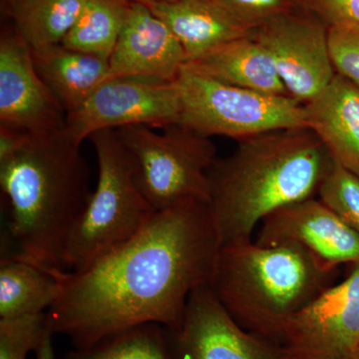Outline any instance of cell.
Instances as JSON below:
<instances>
[{"mask_svg": "<svg viewBox=\"0 0 359 359\" xmlns=\"http://www.w3.org/2000/svg\"><path fill=\"white\" fill-rule=\"evenodd\" d=\"M222 240L209 202L156 212L131 240L78 273L55 269L59 290L46 311L52 334L87 349L128 328L183 323L189 297L211 285Z\"/></svg>", "mask_w": 359, "mask_h": 359, "instance_id": "obj_1", "label": "cell"}, {"mask_svg": "<svg viewBox=\"0 0 359 359\" xmlns=\"http://www.w3.org/2000/svg\"><path fill=\"white\" fill-rule=\"evenodd\" d=\"M334 164L306 127L238 141L209 171V205L222 245L250 240L259 223L285 205L316 197Z\"/></svg>", "mask_w": 359, "mask_h": 359, "instance_id": "obj_2", "label": "cell"}, {"mask_svg": "<svg viewBox=\"0 0 359 359\" xmlns=\"http://www.w3.org/2000/svg\"><path fill=\"white\" fill-rule=\"evenodd\" d=\"M65 129L32 136L0 161V188L8 209L13 256L42 268H63L66 243L88 204L89 167Z\"/></svg>", "mask_w": 359, "mask_h": 359, "instance_id": "obj_3", "label": "cell"}, {"mask_svg": "<svg viewBox=\"0 0 359 359\" xmlns=\"http://www.w3.org/2000/svg\"><path fill=\"white\" fill-rule=\"evenodd\" d=\"M330 266L295 244L222 245L212 287L241 327L273 340L283 323L335 285Z\"/></svg>", "mask_w": 359, "mask_h": 359, "instance_id": "obj_4", "label": "cell"}, {"mask_svg": "<svg viewBox=\"0 0 359 359\" xmlns=\"http://www.w3.org/2000/svg\"><path fill=\"white\" fill-rule=\"evenodd\" d=\"M95 148V190L66 243L63 268L78 273L131 240L154 214L134 178L133 165L116 130L90 137Z\"/></svg>", "mask_w": 359, "mask_h": 359, "instance_id": "obj_5", "label": "cell"}, {"mask_svg": "<svg viewBox=\"0 0 359 359\" xmlns=\"http://www.w3.org/2000/svg\"><path fill=\"white\" fill-rule=\"evenodd\" d=\"M162 129L157 133L139 125L116 130L144 199L155 212L189 201L209 202V171L218 159L214 143L180 124Z\"/></svg>", "mask_w": 359, "mask_h": 359, "instance_id": "obj_6", "label": "cell"}, {"mask_svg": "<svg viewBox=\"0 0 359 359\" xmlns=\"http://www.w3.org/2000/svg\"><path fill=\"white\" fill-rule=\"evenodd\" d=\"M181 100L178 124L203 136L240 141L276 130L306 127L304 104L223 83L184 65L176 79Z\"/></svg>", "mask_w": 359, "mask_h": 359, "instance_id": "obj_7", "label": "cell"}, {"mask_svg": "<svg viewBox=\"0 0 359 359\" xmlns=\"http://www.w3.org/2000/svg\"><path fill=\"white\" fill-rule=\"evenodd\" d=\"M181 100L176 81L147 77L106 80L78 109L66 115L65 132L75 143L102 130L128 126L165 128L178 124Z\"/></svg>", "mask_w": 359, "mask_h": 359, "instance_id": "obj_8", "label": "cell"}, {"mask_svg": "<svg viewBox=\"0 0 359 359\" xmlns=\"http://www.w3.org/2000/svg\"><path fill=\"white\" fill-rule=\"evenodd\" d=\"M273 344L283 359H353L359 347V263L285 321Z\"/></svg>", "mask_w": 359, "mask_h": 359, "instance_id": "obj_9", "label": "cell"}, {"mask_svg": "<svg viewBox=\"0 0 359 359\" xmlns=\"http://www.w3.org/2000/svg\"><path fill=\"white\" fill-rule=\"evenodd\" d=\"M328 26L304 6L252 30L269 53L290 97L306 104L337 74L328 44Z\"/></svg>", "mask_w": 359, "mask_h": 359, "instance_id": "obj_10", "label": "cell"}, {"mask_svg": "<svg viewBox=\"0 0 359 359\" xmlns=\"http://www.w3.org/2000/svg\"><path fill=\"white\" fill-rule=\"evenodd\" d=\"M171 334L181 359H283L278 346L238 325L211 285L194 290Z\"/></svg>", "mask_w": 359, "mask_h": 359, "instance_id": "obj_11", "label": "cell"}, {"mask_svg": "<svg viewBox=\"0 0 359 359\" xmlns=\"http://www.w3.org/2000/svg\"><path fill=\"white\" fill-rule=\"evenodd\" d=\"M66 112L39 76L18 32L0 40V126L37 136L60 131Z\"/></svg>", "mask_w": 359, "mask_h": 359, "instance_id": "obj_12", "label": "cell"}, {"mask_svg": "<svg viewBox=\"0 0 359 359\" xmlns=\"http://www.w3.org/2000/svg\"><path fill=\"white\" fill-rule=\"evenodd\" d=\"M261 247L301 245L323 263H359V236L316 197L280 208L261 222Z\"/></svg>", "mask_w": 359, "mask_h": 359, "instance_id": "obj_13", "label": "cell"}, {"mask_svg": "<svg viewBox=\"0 0 359 359\" xmlns=\"http://www.w3.org/2000/svg\"><path fill=\"white\" fill-rule=\"evenodd\" d=\"M174 33L145 4L130 1L121 33L109 58V78L147 77L173 82L187 63Z\"/></svg>", "mask_w": 359, "mask_h": 359, "instance_id": "obj_14", "label": "cell"}, {"mask_svg": "<svg viewBox=\"0 0 359 359\" xmlns=\"http://www.w3.org/2000/svg\"><path fill=\"white\" fill-rule=\"evenodd\" d=\"M306 127L330 157L359 177V86L335 74L320 93L304 104Z\"/></svg>", "mask_w": 359, "mask_h": 359, "instance_id": "obj_15", "label": "cell"}, {"mask_svg": "<svg viewBox=\"0 0 359 359\" xmlns=\"http://www.w3.org/2000/svg\"><path fill=\"white\" fill-rule=\"evenodd\" d=\"M142 4L174 33L186 52L187 62L252 32L217 0H160Z\"/></svg>", "mask_w": 359, "mask_h": 359, "instance_id": "obj_16", "label": "cell"}, {"mask_svg": "<svg viewBox=\"0 0 359 359\" xmlns=\"http://www.w3.org/2000/svg\"><path fill=\"white\" fill-rule=\"evenodd\" d=\"M186 65L223 83L290 96L271 54L250 34L219 45Z\"/></svg>", "mask_w": 359, "mask_h": 359, "instance_id": "obj_17", "label": "cell"}, {"mask_svg": "<svg viewBox=\"0 0 359 359\" xmlns=\"http://www.w3.org/2000/svg\"><path fill=\"white\" fill-rule=\"evenodd\" d=\"M32 52L39 76L66 115L83 105L109 78V58L73 50L62 44Z\"/></svg>", "mask_w": 359, "mask_h": 359, "instance_id": "obj_18", "label": "cell"}, {"mask_svg": "<svg viewBox=\"0 0 359 359\" xmlns=\"http://www.w3.org/2000/svg\"><path fill=\"white\" fill-rule=\"evenodd\" d=\"M55 269L20 257H1L0 261V318L45 313L57 297Z\"/></svg>", "mask_w": 359, "mask_h": 359, "instance_id": "obj_19", "label": "cell"}, {"mask_svg": "<svg viewBox=\"0 0 359 359\" xmlns=\"http://www.w3.org/2000/svg\"><path fill=\"white\" fill-rule=\"evenodd\" d=\"M88 0H11L18 34L32 49L61 44Z\"/></svg>", "mask_w": 359, "mask_h": 359, "instance_id": "obj_20", "label": "cell"}, {"mask_svg": "<svg viewBox=\"0 0 359 359\" xmlns=\"http://www.w3.org/2000/svg\"><path fill=\"white\" fill-rule=\"evenodd\" d=\"M130 0H88L61 42L73 50L110 58L121 33Z\"/></svg>", "mask_w": 359, "mask_h": 359, "instance_id": "obj_21", "label": "cell"}, {"mask_svg": "<svg viewBox=\"0 0 359 359\" xmlns=\"http://www.w3.org/2000/svg\"><path fill=\"white\" fill-rule=\"evenodd\" d=\"M65 359H181L172 334L157 323L123 330L87 349H75Z\"/></svg>", "mask_w": 359, "mask_h": 359, "instance_id": "obj_22", "label": "cell"}, {"mask_svg": "<svg viewBox=\"0 0 359 359\" xmlns=\"http://www.w3.org/2000/svg\"><path fill=\"white\" fill-rule=\"evenodd\" d=\"M318 199L359 236V177L334 162L318 192Z\"/></svg>", "mask_w": 359, "mask_h": 359, "instance_id": "obj_23", "label": "cell"}, {"mask_svg": "<svg viewBox=\"0 0 359 359\" xmlns=\"http://www.w3.org/2000/svg\"><path fill=\"white\" fill-rule=\"evenodd\" d=\"M48 332L46 313L0 318V359H27Z\"/></svg>", "mask_w": 359, "mask_h": 359, "instance_id": "obj_24", "label": "cell"}, {"mask_svg": "<svg viewBox=\"0 0 359 359\" xmlns=\"http://www.w3.org/2000/svg\"><path fill=\"white\" fill-rule=\"evenodd\" d=\"M238 22L248 29L259 26L273 18L290 13L302 6L301 0H217Z\"/></svg>", "mask_w": 359, "mask_h": 359, "instance_id": "obj_25", "label": "cell"}, {"mask_svg": "<svg viewBox=\"0 0 359 359\" xmlns=\"http://www.w3.org/2000/svg\"><path fill=\"white\" fill-rule=\"evenodd\" d=\"M328 44L337 74L347 78L359 86V27L330 26Z\"/></svg>", "mask_w": 359, "mask_h": 359, "instance_id": "obj_26", "label": "cell"}, {"mask_svg": "<svg viewBox=\"0 0 359 359\" xmlns=\"http://www.w3.org/2000/svg\"><path fill=\"white\" fill-rule=\"evenodd\" d=\"M301 2L328 26L359 27V0H301Z\"/></svg>", "mask_w": 359, "mask_h": 359, "instance_id": "obj_27", "label": "cell"}, {"mask_svg": "<svg viewBox=\"0 0 359 359\" xmlns=\"http://www.w3.org/2000/svg\"><path fill=\"white\" fill-rule=\"evenodd\" d=\"M32 135L0 126V161L8 159L25 147Z\"/></svg>", "mask_w": 359, "mask_h": 359, "instance_id": "obj_28", "label": "cell"}, {"mask_svg": "<svg viewBox=\"0 0 359 359\" xmlns=\"http://www.w3.org/2000/svg\"><path fill=\"white\" fill-rule=\"evenodd\" d=\"M52 337H53V334L50 332L45 334L39 348L34 351L36 359H56Z\"/></svg>", "mask_w": 359, "mask_h": 359, "instance_id": "obj_29", "label": "cell"}, {"mask_svg": "<svg viewBox=\"0 0 359 359\" xmlns=\"http://www.w3.org/2000/svg\"><path fill=\"white\" fill-rule=\"evenodd\" d=\"M130 1H160V0H130Z\"/></svg>", "mask_w": 359, "mask_h": 359, "instance_id": "obj_30", "label": "cell"}, {"mask_svg": "<svg viewBox=\"0 0 359 359\" xmlns=\"http://www.w3.org/2000/svg\"><path fill=\"white\" fill-rule=\"evenodd\" d=\"M353 359H359V347L358 351H355V353H354Z\"/></svg>", "mask_w": 359, "mask_h": 359, "instance_id": "obj_31", "label": "cell"}, {"mask_svg": "<svg viewBox=\"0 0 359 359\" xmlns=\"http://www.w3.org/2000/svg\"><path fill=\"white\" fill-rule=\"evenodd\" d=\"M7 1H9V2H11V0H7Z\"/></svg>", "mask_w": 359, "mask_h": 359, "instance_id": "obj_32", "label": "cell"}]
</instances>
